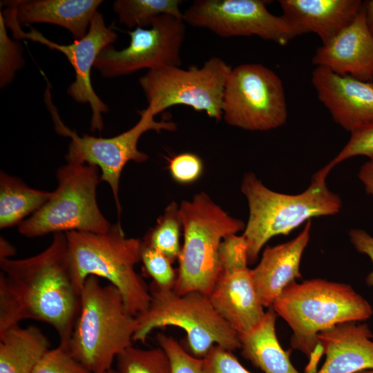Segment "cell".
<instances>
[{
	"instance_id": "cell-1",
	"label": "cell",
	"mask_w": 373,
	"mask_h": 373,
	"mask_svg": "<svg viewBox=\"0 0 373 373\" xmlns=\"http://www.w3.org/2000/svg\"><path fill=\"white\" fill-rule=\"evenodd\" d=\"M0 267V332L32 319L50 325L59 343H66L78 315L81 290L65 233H54L50 245L35 256L1 258Z\"/></svg>"
},
{
	"instance_id": "cell-2",
	"label": "cell",
	"mask_w": 373,
	"mask_h": 373,
	"mask_svg": "<svg viewBox=\"0 0 373 373\" xmlns=\"http://www.w3.org/2000/svg\"><path fill=\"white\" fill-rule=\"evenodd\" d=\"M271 307L289 325L291 346L309 358L307 373H316L323 353L317 336L336 325L360 322L370 318L369 302L350 285L316 278L290 283Z\"/></svg>"
},
{
	"instance_id": "cell-3",
	"label": "cell",
	"mask_w": 373,
	"mask_h": 373,
	"mask_svg": "<svg viewBox=\"0 0 373 373\" xmlns=\"http://www.w3.org/2000/svg\"><path fill=\"white\" fill-rule=\"evenodd\" d=\"M137 322L126 309L119 291L90 276L80 293V305L68 341L61 344L91 373L112 368L117 356L132 345Z\"/></svg>"
},
{
	"instance_id": "cell-4",
	"label": "cell",
	"mask_w": 373,
	"mask_h": 373,
	"mask_svg": "<svg viewBox=\"0 0 373 373\" xmlns=\"http://www.w3.org/2000/svg\"><path fill=\"white\" fill-rule=\"evenodd\" d=\"M329 173L321 169L312 177L310 186L297 195L280 193L267 188L254 173L246 174L241 191L248 201L249 220L243 236L248 246L249 263L271 238L288 235L312 218L334 215L340 211V197L326 184Z\"/></svg>"
},
{
	"instance_id": "cell-5",
	"label": "cell",
	"mask_w": 373,
	"mask_h": 373,
	"mask_svg": "<svg viewBox=\"0 0 373 373\" xmlns=\"http://www.w3.org/2000/svg\"><path fill=\"white\" fill-rule=\"evenodd\" d=\"M73 274L80 290L90 276L106 279L120 292L127 311L137 316L151 303L149 287L136 272L142 241L127 238L119 223L105 233H65Z\"/></svg>"
},
{
	"instance_id": "cell-6",
	"label": "cell",
	"mask_w": 373,
	"mask_h": 373,
	"mask_svg": "<svg viewBox=\"0 0 373 373\" xmlns=\"http://www.w3.org/2000/svg\"><path fill=\"white\" fill-rule=\"evenodd\" d=\"M184 242L173 290L179 294L198 291L209 294L220 274V245L224 237L245 228L204 192L179 207Z\"/></svg>"
},
{
	"instance_id": "cell-7",
	"label": "cell",
	"mask_w": 373,
	"mask_h": 373,
	"mask_svg": "<svg viewBox=\"0 0 373 373\" xmlns=\"http://www.w3.org/2000/svg\"><path fill=\"white\" fill-rule=\"evenodd\" d=\"M148 309L135 316L133 341L144 343L155 329L178 327L186 334L191 354L202 358L214 346L227 350L240 349L238 334L216 312L209 295L192 291L184 294L162 289L151 283Z\"/></svg>"
},
{
	"instance_id": "cell-8",
	"label": "cell",
	"mask_w": 373,
	"mask_h": 373,
	"mask_svg": "<svg viewBox=\"0 0 373 373\" xmlns=\"http://www.w3.org/2000/svg\"><path fill=\"white\" fill-rule=\"evenodd\" d=\"M57 187L50 199L19 225L21 235L35 238L72 231L105 233L111 228L97 202L100 181L97 166L67 163L57 170Z\"/></svg>"
},
{
	"instance_id": "cell-9",
	"label": "cell",
	"mask_w": 373,
	"mask_h": 373,
	"mask_svg": "<svg viewBox=\"0 0 373 373\" xmlns=\"http://www.w3.org/2000/svg\"><path fill=\"white\" fill-rule=\"evenodd\" d=\"M231 70L221 58L213 57L201 67L148 70L139 82L147 107L155 116L173 106L186 105L218 121L222 117L223 93Z\"/></svg>"
},
{
	"instance_id": "cell-10",
	"label": "cell",
	"mask_w": 373,
	"mask_h": 373,
	"mask_svg": "<svg viewBox=\"0 0 373 373\" xmlns=\"http://www.w3.org/2000/svg\"><path fill=\"white\" fill-rule=\"evenodd\" d=\"M222 113L229 125L245 130L265 131L283 126L287 108L281 79L261 64H242L231 68Z\"/></svg>"
},
{
	"instance_id": "cell-11",
	"label": "cell",
	"mask_w": 373,
	"mask_h": 373,
	"mask_svg": "<svg viewBox=\"0 0 373 373\" xmlns=\"http://www.w3.org/2000/svg\"><path fill=\"white\" fill-rule=\"evenodd\" d=\"M47 105L57 132L71 139L66 155L67 163L97 166L101 171L100 180L107 182L112 190L117 213L120 215L119 184L122 171L129 161L141 163L148 160V155L137 149L140 138L151 130L174 131L176 124L173 122L156 121L155 115L147 107L140 112L139 121L121 134L108 138L88 135L79 136L64 124L51 102Z\"/></svg>"
},
{
	"instance_id": "cell-12",
	"label": "cell",
	"mask_w": 373,
	"mask_h": 373,
	"mask_svg": "<svg viewBox=\"0 0 373 373\" xmlns=\"http://www.w3.org/2000/svg\"><path fill=\"white\" fill-rule=\"evenodd\" d=\"M185 30L183 19L169 15H160L151 28H137L128 31L130 44L124 49L117 50L112 45L104 48L94 68L102 77L113 78L142 69L180 66Z\"/></svg>"
},
{
	"instance_id": "cell-13",
	"label": "cell",
	"mask_w": 373,
	"mask_h": 373,
	"mask_svg": "<svg viewBox=\"0 0 373 373\" xmlns=\"http://www.w3.org/2000/svg\"><path fill=\"white\" fill-rule=\"evenodd\" d=\"M265 0H195L183 12L184 23L207 28L221 37L258 36L285 46L297 31L281 16L271 14Z\"/></svg>"
},
{
	"instance_id": "cell-14",
	"label": "cell",
	"mask_w": 373,
	"mask_h": 373,
	"mask_svg": "<svg viewBox=\"0 0 373 373\" xmlns=\"http://www.w3.org/2000/svg\"><path fill=\"white\" fill-rule=\"evenodd\" d=\"M6 27L9 28L17 39H28L41 43L48 48L62 52L73 66L75 77L68 89V94L77 102L89 104L92 116V132L102 131L104 126L102 114L108 111V106L95 93L91 84V69L100 52L112 45L117 35L105 23L103 15L97 12L94 15L86 35L73 43L62 45L52 41L34 28L24 32L17 19L16 10L7 8L3 12Z\"/></svg>"
},
{
	"instance_id": "cell-15",
	"label": "cell",
	"mask_w": 373,
	"mask_h": 373,
	"mask_svg": "<svg viewBox=\"0 0 373 373\" xmlns=\"http://www.w3.org/2000/svg\"><path fill=\"white\" fill-rule=\"evenodd\" d=\"M312 83L333 119L350 133L373 127V81L317 66Z\"/></svg>"
},
{
	"instance_id": "cell-16",
	"label": "cell",
	"mask_w": 373,
	"mask_h": 373,
	"mask_svg": "<svg viewBox=\"0 0 373 373\" xmlns=\"http://www.w3.org/2000/svg\"><path fill=\"white\" fill-rule=\"evenodd\" d=\"M312 64L340 75L373 81V37L363 9L354 21L318 47Z\"/></svg>"
},
{
	"instance_id": "cell-17",
	"label": "cell",
	"mask_w": 373,
	"mask_h": 373,
	"mask_svg": "<svg viewBox=\"0 0 373 373\" xmlns=\"http://www.w3.org/2000/svg\"><path fill=\"white\" fill-rule=\"evenodd\" d=\"M317 338L325 360L316 373H356L373 369V333L367 324H338L321 332Z\"/></svg>"
},
{
	"instance_id": "cell-18",
	"label": "cell",
	"mask_w": 373,
	"mask_h": 373,
	"mask_svg": "<svg viewBox=\"0 0 373 373\" xmlns=\"http://www.w3.org/2000/svg\"><path fill=\"white\" fill-rule=\"evenodd\" d=\"M209 297L238 335L249 332L265 313L249 268L220 274Z\"/></svg>"
},
{
	"instance_id": "cell-19",
	"label": "cell",
	"mask_w": 373,
	"mask_h": 373,
	"mask_svg": "<svg viewBox=\"0 0 373 373\" xmlns=\"http://www.w3.org/2000/svg\"><path fill=\"white\" fill-rule=\"evenodd\" d=\"M283 18L299 35L316 33L323 44L351 23L363 9L360 0H280Z\"/></svg>"
},
{
	"instance_id": "cell-20",
	"label": "cell",
	"mask_w": 373,
	"mask_h": 373,
	"mask_svg": "<svg viewBox=\"0 0 373 373\" xmlns=\"http://www.w3.org/2000/svg\"><path fill=\"white\" fill-rule=\"evenodd\" d=\"M311 220L294 239L267 247L258 265L251 269L254 283L265 307H270L282 291L300 278V262L310 237Z\"/></svg>"
},
{
	"instance_id": "cell-21",
	"label": "cell",
	"mask_w": 373,
	"mask_h": 373,
	"mask_svg": "<svg viewBox=\"0 0 373 373\" xmlns=\"http://www.w3.org/2000/svg\"><path fill=\"white\" fill-rule=\"evenodd\" d=\"M103 1L101 0L7 1L1 5L16 10L20 24L46 23L68 30L75 40L83 38Z\"/></svg>"
},
{
	"instance_id": "cell-22",
	"label": "cell",
	"mask_w": 373,
	"mask_h": 373,
	"mask_svg": "<svg viewBox=\"0 0 373 373\" xmlns=\"http://www.w3.org/2000/svg\"><path fill=\"white\" fill-rule=\"evenodd\" d=\"M277 316L271 306L256 325L239 335L242 355L264 373H300L291 363L289 352L278 340Z\"/></svg>"
},
{
	"instance_id": "cell-23",
	"label": "cell",
	"mask_w": 373,
	"mask_h": 373,
	"mask_svg": "<svg viewBox=\"0 0 373 373\" xmlns=\"http://www.w3.org/2000/svg\"><path fill=\"white\" fill-rule=\"evenodd\" d=\"M50 349L48 337L37 327H14L0 334V373H32Z\"/></svg>"
},
{
	"instance_id": "cell-24",
	"label": "cell",
	"mask_w": 373,
	"mask_h": 373,
	"mask_svg": "<svg viewBox=\"0 0 373 373\" xmlns=\"http://www.w3.org/2000/svg\"><path fill=\"white\" fill-rule=\"evenodd\" d=\"M52 192L32 189L21 179L0 173V228L20 224L25 218L38 211Z\"/></svg>"
},
{
	"instance_id": "cell-25",
	"label": "cell",
	"mask_w": 373,
	"mask_h": 373,
	"mask_svg": "<svg viewBox=\"0 0 373 373\" xmlns=\"http://www.w3.org/2000/svg\"><path fill=\"white\" fill-rule=\"evenodd\" d=\"M182 2L180 0H117L113 9L119 22L128 28H146L162 15L183 19V12L180 9Z\"/></svg>"
},
{
	"instance_id": "cell-26",
	"label": "cell",
	"mask_w": 373,
	"mask_h": 373,
	"mask_svg": "<svg viewBox=\"0 0 373 373\" xmlns=\"http://www.w3.org/2000/svg\"><path fill=\"white\" fill-rule=\"evenodd\" d=\"M183 229L180 210L175 202L170 203L156 225L143 241L164 254L172 262L178 260L181 247L180 231Z\"/></svg>"
},
{
	"instance_id": "cell-27",
	"label": "cell",
	"mask_w": 373,
	"mask_h": 373,
	"mask_svg": "<svg viewBox=\"0 0 373 373\" xmlns=\"http://www.w3.org/2000/svg\"><path fill=\"white\" fill-rule=\"evenodd\" d=\"M118 373H172L171 361L159 347L141 349L133 345L116 358Z\"/></svg>"
},
{
	"instance_id": "cell-28",
	"label": "cell",
	"mask_w": 373,
	"mask_h": 373,
	"mask_svg": "<svg viewBox=\"0 0 373 373\" xmlns=\"http://www.w3.org/2000/svg\"><path fill=\"white\" fill-rule=\"evenodd\" d=\"M141 261L152 283L162 289H173L178 272L164 254L142 241Z\"/></svg>"
},
{
	"instance_id": "cell-29",
	"label": "cell",
	"mask_w": 373,
	"mask_h": 373,
	"mask_svg": "<svg viewBox=\"0 0 373 373\" xmlns=\"http://www.w3.org/2000/svg\"><path fill=\"white\" fill-rule=\"evenodd\" d=\"M24 65L20 44L8 35L2 12H0V86L4 88Z\"/></svg>"
},
{
	"instance_id": "cell-30",
	"label": "cell",
	"mask_w": 373,
	"mask_h": 373,
	"mask_svg": "<svg viewBox=\"0 0 373 373\" xmlns=\"http://www.w3.org/2000/svg\"><path fill=\"white\" fill-rule=\"evenodd\" d=\"M218 259L220 274L248 268V246L243 234L224 237L219 247Z\"/></svg>"
},
{
	"instance_id": "cell-31",
	"label": "cell",
	"mask_w": 373,
	"mask_h": 373,
	"mask_svg": "<svg viewBox=\"0 0 373 373\" xmlns=\"http://www.w3.org/2000/svg\"><path fill=\"white\" fill-rule=\"evenodd\" d=\"M156 340L171 361L172 373H203L202 358L188 353L175 339L159 333Z\"/></svg>"
},
{
	"instance_id": "cell-32",
	"label": "cell",
	"mask_w": 373,
	"mask_h": 373,
	"mask_svg": "<svg viewBox=\"0 0 373 373\" xmlns=\"http://www.w3.org/2000/svg\"><path fill=\"white\" fill-rule=\"evenodd\" d=\"M32 373H91L59 344L48 350L37 364Z\"/></svg>"
},
{
	"instance_id": "cell-33",
	"label": "cell",
	"mask_w": 373,
	"mask_h": 373,
	"mask_svg": "<svg viewBox=\"0 0 373 373\" xmlns=\"http://www.w3.org/2000/svg\"><path fill=\"white\" fill-rule=\"evenodd\" d=\"M358 155H364L373 160V127L352 133L343 149L323 168L329 172L340 162Z\"/></svg>"
},
{
	"instance_id": "cell-34",
	"label": "cell",
	"mask_w": 373,
	"mask_h": 373,
	"mask_svg": "<svg viewBox=\"0 0 373 373\" xmlns=\"http://www.w3.org/2000/svg\"><path fill=\"white\" fill-rule=\"evenodd\" d=\"M202 360L203 373H252L240 363L231 351L218 345H214Z\"/></svg>"
},
{
	"instance_id": "cell-35",
	"label": "cell",
	"mask_w": 373,
	"mask_h": 373,
	"mask_svg": "<svg viewBox=\"0 0 373 373\" xmlns=\"http://www.w3.org/2000/svg\"><path fill=\"white\" fill-rule=\"evenodd\" d=\"M169 169L174 180L181 184H189L201 176L203 163L197 155L182 153L170 160Z\"/></svg>"
},
{
	"instance_id": "cell-36",
	"label": "cell",
	"mask_w": 373,
	"mask_h": 373,
	"mask_svg": "<svg viewBox=\"0 0 373 373\" xmlns=\"http://www.w3.org/2000/svg\"><path fill=\"white\" fill-rule=\"evenodd\" d=\"M350 241L354 248L367 255L373 264V237L362 229H351L349 233ZM367 283L373 287V269L366 278Z\"/></svg>"
},
{
	"instance_id": "cell-37",
	"label": "cell",
	"mask_w": 373,
	"mask_h": 373,
	"mask_svg": "<svg viewBox=\"0 0 373 373\" xmlns=\"http://www.w3.org/2000/svg\"><path fill=\"white\" fill-rule=\"evenodd\" d=\"M358 176L366 193L373 197V160H370L361 166Z\"/></svg>"
},
{
	"instance_id": "cell-38",
	"label": "cell",
	"mask_w": 373,
	"mask_h": 373,
	"mask_svg": "<svg viewBox=\"0 0 373 373\" xmlns=\"http://www.w3.org/2000/svg\"><path fill=\"white\" fill-rule=\"evenodd\" d=\"M363 10L367 26L373 37V0L363 1Z\"/></svg>"
},
{
	"instance_id": "cell-39",
	"label": "cell",
	"mask_w": 373,
	"mask_h": 373,
	"mask_svg": "<svg viewBox=\"0 0 373 373\" xmlns=\"http://www.w3.org/2000/svg\"><path fill=\"white\" fill-rule=\"evenodd\" d=\"M15 254V248L6 240L1 237L0 240V259L10 258Z\"/></svg>"
},
{
	"instance_id": "cell-40",
	"label": "cell",
	"mask_w": 373,
	"mask_h": 373,
	"mask_svg": "<svg viewBox=\"0 0 373 373\" xmlns=\"http://www.w3.org/2000/svg\"><path fill=\"white\" fill-rule=\"evenodd\" d=\"M356 373H373V369H367Z\"/></svg>"
},
{
	"instance_id": "cell-41",
	"label": "cell",
	"mask_w": 373,
	"mask_h": 373,
	"mask_svg": "<svg viewBox=\"0 0 373 373\" xmlns=\"http://www.w3.org/2000/svg\"><path fill=\"white\" fill-rule=\"evenodd\" d=\"M102 373H118L117 371L116 370H114L113 368L108 370H106L104 372H102Z\"/></svg>"
}]
</instances>
